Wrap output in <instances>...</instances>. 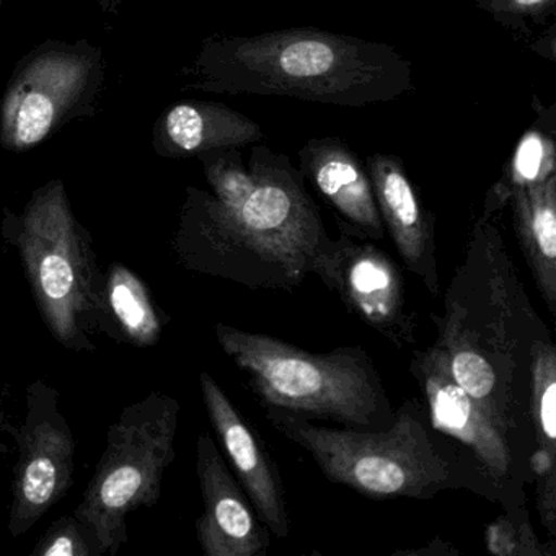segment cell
Segmentation results:
<instances>
[{"label":"cell","mask_w":556,"mask_h":556,"mask_svg":"<svg viewBox=\"0 0 556 556\" xmlns=\"http://www.w3.org/2000/svg\"><path fill=\"white\" fill-rule=\"evenodd\" d=\"M249 168L255 187L239 210L220 206L210 191L188 188L175 255L200 275L292 292L330 237L304 174L286 155L255 146Z\"/></svg>","instance_id":"6da1fadb"},{"label":"cell","mask_w":556,"mask_h":556,"mask_svg":"<svg viewBox=\"0 0 556 556\" xmlns=\"http://www.w3.org/2000/svg\"><path fill=\"white\" fill-rule=\"evenodd\" d=\"M434 324L455 382L516 438L533 341L546 330L493 219H478Z\"/></svg>","instance_id":"7a4b0ae2"},{"label":"cell","mask_w":556,"mask_h":556,"mask_svg":"<svg viewBox=\"0 0 556 556\" xmlns=\"http://www.w3.org/2000/svg\"><path fill=\"white\" fill-rule=\"evenodd\" d=\"M194 87L351 109L415 89L412 64L389 45L314 28L207 41L194 63Z\"/></svg>","instance_id":"3957f363"},{"label":"cell","mask_w":556,"mask_h":556,"mask_svg":"<svg viewBox=\"0 0 556 556\" xmlns=\"http://www.w3.org/2000/svg\"><path fill=\"white\" fill-rule=\"evenodd\" d=\"M265 416L279 434L314 458L331 483L374 500H431L457 488L493 500L504 493L477 462L460 457L457 442L439 438L416 400H406L392 425L380 431L315 425L273 406H265Z\"/></svg>","instance_id":"277c9868"},{"label":"cell","mask_w":556,"mask_h":556,"mask_svg":"<svg viewBox=\"0 0 556 556\" xmlns=\"http://www.w3.org/2000/svg\"><path fill=\"white\" fill-rule=\"evenodd\" d=\"M214 333L220 350L249 377L250 390L263 406L361 431L387 429L395 419L386 387L363 348L308 353L271 334L226 324H217Z\"/></svg>","instance_id":"5b68a950"},{"label":"cell","mask_w":556,"mask_h":556,"mask_svg":"<svg viewBox=\"0 0 556 556\" xmlns=\"http://www.w3.org/2000/svg\"><path fill=\"white\" fill-rule=\"evenodd\" d=\"M2 237L24 265L51 337L74 353L97 350L100 269L93 240L71 206L63 180L34 191L21 214L4 211Z\"/></svg>","instance_id":"8992f818"},{"label":"cell","mask_w":556,"mask_h":556,"mask_svg":"<svg viewBox=\"0 0 556 556\" xmlns=\"http://www.w3.org/2000/svg\"><path fill=\"white\" fill-rule=\"evenodd\" d=\"M180 403L151 392L119 413L74 517L99 556H115L128 543L129 514L161 501L165 470L175 458Z\"/></svg>","instance_id":"52a82bcc"},{"label":"cell","mask_w":556,"mask_h":556,"mask_svg":"<svg viewBox=\"0 0 556 556\" xmlns=\"http://www.w3.org/2000/svg\"><path fill=\"white\" fill-rule=\"evenodd\" d=\"M105 80L102 48L87 40H48L25 54L0 102V144L27 152L64 125L96 115Z\"/></svg>","instance_id":"ba28073f"},{"label":"cell","mask_w":556,"mask_h":556,"mask_svg":"<svg viewBox=\"0 0 556 556\" xmlns=\"http://www.w3.org/2000/svg\"><path fill=\"white\" fill-rule=\"evenodd\" d=\"M15 441L18 458L8 529L17 539L70 493L74 481L76 439L61 413L60 392L45 380L27 387V409Z\"/></svg>","instance_id":"9c48e42d"},{"label":"cell","mask_w":556,"mask_h":556,"mask_svg":"<svg viewBox=\"0 0 556 556\" xmlns=\"http://www.w3.org/2000/svg\"><path fill=\"white\" fill-rule=\"evenodd\" d=\"M311 275L393 346H415L418 321L406 301L402 268L374 240L344 232L328 239L312 262Z\"/></svg>","instance_id":"30bf717a"},{"label":"cell","mask_w":556,"mask_h":556,"mask_svg":"<svg viewBox=\"0 0 556 556\" xmlns=\"http://www.w3.org/2000/svg\"><path fill=\"white\" fill-rule=\"evenodd\" d=\"M412 376L418 382L435 431L457 442L483 473L503 491L519 470L514 438L452 377L444 351L432 344L413 354Z\"/></svg>","instance_id":"8fae6325"},{"label":"cell","mask_w":556,"mask_h":556,"mask_svg":"<svg viewBox=\"0 0 556 556\" xmlns=\"http://www.w3.org/2000/svg\"><path fill=\"white\" fill-rule=\"evenodd\" d=\"M197 471L203 496V514L197 536L206 556H260L268 549L269 532L249 503L243 488L227 468L211 434L197 442Z\"/></svg>","instance_id":"7c38bea8"},{"label":"cell","mask_w":556,"mask_h":556,"mask_svg":"<svg viewBox=\"0 0 556 556\" xmlns=\"http://www.w3.org/2000/svg\"><path fill=\"white\" fill-rule=\"evenodd\" d=\"M200 387L207 418L256 516L269 532L286 539L289 535L288 507L285 484L275 462L258 434L206 370L200 374Z\"/></svg>","instance_id":"4fadbf2b"},{"label":"cell","mask_w":556,"mask_h":556,"mask_svg":"<svg viewBox=\"0 0 556 556\" xmlns=\"http://www.w3.org/2000/svg\"><path fill=\"white\" fill-rule=\"evenodd\" d=\"M367 174L383 227L392 237L400 258L434 298L441 294L434 226L421 206L402 162L392 155L367 159Z\"/></svg>","instance_id":"5bb4252c"},{"label":"cell","mask_w":556,"mask_h":556,"mask_svg":"<svg viewBox=\"0 0 556 556\" xmlns=\"http://www.w3.org/2000/svg\"><path fill=\"white\" fill-rule=\"evenodd\" d=\"M302 172L337 211L341 232L364 239L386 237L369 174L343 142L312 139L299 152Z\"/></svg>","instance_id":"9a60e30c"},{"label":"cell","mask_w":556,"mask_h":556,"mask_svg":"<svg viewBox=\"0 0 556 556\" xmlns=\"http://www.w3.org/2000/svg\"><path fill=\"white\" fill-rule=\"evenodd\" d=\"M262 139V128L249 116L223 103L197 100L175 103L154 126L155 152L167 159L242 149Z\"/></svg>","instance_id":"2e32d148"},{"label":"cell","mask_w":556,"mask_h":556,"mask_svg":"<svg viewBox=\"0 0 556 556\" xmlns=\"http://www.w3.org/2000/svg\"><path fill=\"white\" fill-rule=\"evenodd\" d=\"M529 416L535 448L529 457L536 510L556 536V348L548 334L533 341L529 366Z\"/></svg>","instance_id":"e0dca14e"},{"label":"cell","mask_w":556,"mask_h":556,"mask_svg":"<svg viewBox=\"0 0 556 556\" xmlns=\"http://www.w3.org/2000/svg\"><path fill=\"white\" fill-rule=\"evenodd\" d=\"M168 318L148 285L123 263L103 273L97 327L110 338L136 348H152L161 341Z\"/></svg>","instance_id":"ac0fdd59"},{"label":"cell","mask_w":556,"mask_h":556,"mask_svg":"<svg viewBox=\"0 0 556 556\" xmlns=\"http://www.w3.org/2000/svg\"><path fill=\"white\" fill-rule=\"evenodd\" d=\"M514 230L546 307L556 312V175L509 193Z\"/></svg>","instance_id":"d6986e66"},{"label":"cell","mask_w":556,"mask_h":556,"mask_svg":"<svg viewBox=\"0 0 556 556\" xmlns=\"http://www.w3.org/2000/svg\"><path fill=\"white\" fill-rule=\"evenodd\" d=\"M198 159L217 203L226 210H239L255 187V178L243 165L239 149L204 152Z\"/></svg>","instance_id":"ffe728a7"},{"label":"cell","mask_w":556,"mask_h":556,"mask_svg":"<svg viewBox=\"0 0 556 556\" xmlns=\"http://www.w3.org/2000/svg\"><path fill=\"white\" fill-rule=\"evenodd\" d=\"M552 175H555V152L552 142L535 132H530L517 149L509 185L491 197L480 219H493L494 213L503 206L504 201L509 200L513 188L540 184L548 180Z\"/></svg>","instance_id":"44dd1931"},{"label":"cell","mask_w":556,"mask_h":556,"mask_svg":"<svg viewBox=\"0 0 556 556\" xmlns=\"http://www.w3.org/2000/svg\"><path fill=\"white\" fill-rule=\"evenodd\" d=\"M484 543L488 553L496 556H552L553 549H546L540 543L539 536L533 532L527 517L506 516L497 517L486 527Z\"/></svg>","instance_id":"7402d4cb"},{"label":"cell","mask_w":556,"mask_h":556,"mask_svg":"<svg viewBox=\"0 0 556 556\" xmlns=\"http://www.w3.org/2000/svg\"><path fill=\"white\" fill-rule=\"evenodd\" d=\"M31 556H99L83 523L73 516L60 517L48 527Z\"/></svg>","instance_id":"603a6c76"},{"label":"cell","mask_w":556,"mask_h":556,"mask_svg":"<svg viewBox=\"0 0 556 556\" xmlns=\"http://www.w3.org/2000/svg\"><path fill=\"white\" fill-rule=\"evenodd\" d=\"M553 0H480V8L493 15L542 14Z\"/></svg>","instance_id":"cb8c5ba5"},{"label":"cell","mask_w":556,"mask_h":556,"mask_svg":"<svg viewBox=\"0 0 556 556\" xmlns=\"http://www.w3.org/2000/svg\"><path fill=\"white\" fill-rule=\"evenodd\" d=\"M395 555L448 556L458 555V552L454 546L448 545L447 542H442L441 539H435L434 542L429 543L426 548L403 549V552L395 553Z\"/></svg>","instance_id":"d4e9b609"},{"label":"cell","mask_w":556,"mask_h":556,"mask_svg":"<svg viewBox=\"0 0 556 556\" xmlns=\"http://www.w3.org/2000/svg\"><path fill=\"white\" fill-rule=\"evenodd\" d=\"M97 2L105 14H116V9L122 4V0H97Z\"/></svg>","instance_id":"484cf974"},{"label":"cell","mask_w":556,"mask_h":556,"mask_svg":"<svg viewBox=\"0 0 556 556\" xmlns=\"http://www.w3.org/2000/svg\"><path fill=\"white\" fill-rule=\"evenodd\" d=\"M5 426L2 425V419H0V431H4Z\"/></svg>","instance_id":"4316f807"},{"label":"cell","mask_w":556,"mask_h":556,"mask_svg":"<svg viewBox=\"0 0 556 556\" xmlns=\"http://www.w3.org/2000/svg\"><path fill=\"white\" fill-rule=\"evenodd\" d=\"M0 8H2V0H0Z\"/></svg>","instance_id":"83f0119b"}]
</instances>
